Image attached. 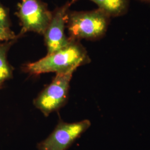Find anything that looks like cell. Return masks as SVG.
Returning <instances> with one entry per match:
<instances>
[{
  "label": "cell",
  "mask_w": 150,
  "mask_h": 150,
  "mask_svg": "<svg viewBox=\"0 0 150 150\" xmlns=\"http://www.w3.org/2000/svg\"><path fill=\"white\" fill-rule=\"evenodd\" d=\"M17 39L0 43V88L5 81L13 77V68L7 60V54Z\"/></svg>",
  "instance_id": "cell-8"
},
{
  "label": "cell",
  "mask_w": 150,
  "mask_h": 150,
  "mask_svg": "<svg viewBox=\"0 0 150 150\" xmlns=\"http://www.w3.org/2000/svg\"><path fill=\"white\" fill-rule=\"evenodd\" d=\"M20 38V36L16 35V34L11 29L5 30L0 28V43L11 41Z\"/></svg>",
  "instance_id": "cell-10"
},
{
  "label": "cell",
  "mask_w": 150,
  "mask_h": 150,
  "mask_svg": "<svg viewBox=\"0 0 150 150\" xmlns=\"http://www.w3.org/2000/svg\"><path fill=\"white\" fill-rule=\"evenodd\" d=\"M16 15L21 26L18 36L21 37L29 32L43 35L51 20L52 12L42 0H20Z\"/></svg>",
  "instance_id": "cell-4"
},
{
  "label": "cell",
  "mask_w": 150,
  "mask_h": 150,
  "mask_svg": "<svg viewBox=\"0 0 150 150\" xmlns=\"http://www.w3.org/2000/svg\"><path fill=\"white\" fill-rule=\"evenodd\" d=\"M91 126L85 120L74 123L59 120L52 133L38 144V150H66Z\"/></svg>",
  "instance_id": "cell-5"
},
{
  "label": "cell",
  "mask_w": 150,
  "mask_h": 150,
  "mask_svg": "<svg viewBox=\"0 0 150 150\" xmlns=\"http://www.w3.org/2000/svg\"><path fill=\"white\" fill-rule=\"evenodd\" d=\"M11 21L8 10L0 2V28L10 30Z\"/></svg>",
  "instance_id": "cell-9"
},
{
  "label": "cell",
  "mask_w": 150,
  "mask_h": 150,
  "mask_svg": "<svg viewBox=\"0 0 150 150\" xmlns=\"http://www.w3.org/2000/svg\"><path fill=\"white\" fill-rule=\"evenodd\" d=\"M111 18L99 8L92 11H69L66 18L69 38L77 41L100 40L107 32Z\"/></svg>",
  "instance_id": "cell-2"
},
{
  "label": "cell",
  "mask_w": 150,
  "mask_h": 150,
  "mask_svg": "<svg viewBox=\"0 0 150 150\" xmlns=\"http://www.w3.org/2000/svg\"><path fill=\"white\" fill-rule=\"evenodd\" d=\"M90 59L80 41L72 40L64 48L47 54L37 61L28 63L23 70L32 75L54 72L56 74L75 71L81 66L88 64Z\"/></svg>",
  "instance_id": "cell-1"
},
{
  "label": "cell",
  "mask_w": 150,
  "mask_h": 150,
  "mask_svg": "<svg viewBox=\"0 0 150 150\" xmlns=\"http://www.w3.org/2000/svg\"><path fill=\"white\" fill-rule=\"evenodd\" d=\"M139 1H141V2H142L149 4L150 5V0H139Z\"/></svg>",
  "instance_id": "cell-11"
},
{
  "label": "cell",
  "mask_w": 150,
  "mask_h": 150,
  "mask_svg": "<svg viewBox=\"0 0 150 150\" xmlns=\"http://www.w3.org/2000/svg\"><path fill=\"white\" fill-rule=\"evenodd\" d=\"M72 4L71 1H69L52 12L51 20L43 35L47 54L64 48L71 42L72 40L65 35L64 30L66 27L67 15Z\"/></svg>",
  "instance_id": "cell-6"
},
{
  "label": "cell",
  "mask_w": 150,
  "mask_h": 150,
  "mask_svg": "<svg viewBox=\"0 0 150 150\" xmlns=\"http://www.w3.org/2000/svg\"><path fill=\"white\" fill-rule=\"evenodd\" d=\"M75 71L58 74L33 100V105L47 117L58 111L68 100L70 81Z\"/></svg>",
  "instance_id": "cell-3"
},
{
  "label": "cell",
  "mask_w": 150,
  "mask_h": 150,
  "mask_svg": "<svg viewBox=\"0 0 150 150\" xmlns=\"http://www.w3.org/2000/svg\"><path fill=\"white\" fill-rule=\"evenodd\" d=\"M76 0H71L74 4ZM96 4L98 8L105 12L111 17L123 16L129 11V0H90Z\"/></svg>",
  "instance_id": "cell-7"
}]
</instances>
